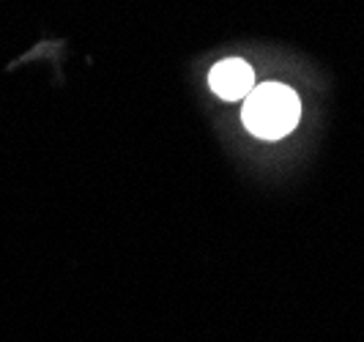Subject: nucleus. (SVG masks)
<instances>
[{"label":"nucleus","mask_w":364,"mask_h":342,"mask_svg":"<svg viewBox=\"0 0 364 342\" xmlns=\"http://www.w3.org/2000/svg\"><path fill=\"white\" fill-rule=\"evenodd\" d=\"M301 102L282 82H260L244 99L241 121L260 140H279L299 127Z\"/></svg>","instance_id":"obj_1"},{"label":"nucleus","mask_w":364,"mask_h":342,"mask_svg":"<svg viewBox=\"0 0 364 342\" xmlns=\"http://www.w3.org/2000/svg\"><path fill=\"white\" fill-rule=\"evenodd\" d=\"M208 85L225 102H238L247 99L250 90L255 88V72L247 60L241 58H225L208 74Z\"/></svg>","instance_id":"obj_2"}]
</instances>
